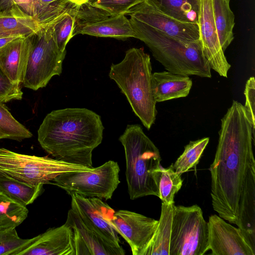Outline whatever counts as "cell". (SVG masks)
I'll return each instance as SVG.
<instances>
[{"label":"cell","instance_id":"cell-6","mask_svg":"<svg viewBox=\"0 0 255 255\" xmlns=\"http://www.w3.org/2000/svg\"><path fill=\"white\" fill-rule=\"evenodd\" d=\"M93 168L48 156L23 154L0 148V175L32 185L50 184L56 177L64 172L89 171Z\"/></svg>","mask_w":255,"mask_h":255},{"label":"cell","instance_id":"cell-4","mask_svg":"<svg viewBox=\"0 0 255 255\" xmlns=\"http://www.w3.org/2000/svg\"><path fill=\"white\" fill-rule=\"evenodd\" d=\"M119 140L125 153L126 176L131 200L158 196L161 158L158 148L139 125H128Z\"/></svg>","mask_w":255,"mask_h":255},{"label":"cell","instance_id":"cell-20","mask_svg":"<svg viewBox=\"0 0 255 255\" xmlns=\"http://www.w3.org/2000/svg\"><path fill=\"white\" fill-rule=\"evenodd\" d=\"M192 86V81L188 76L168 71L152 73V93L156 103L186 97Z\"/></svg>","mask_w":255,"mask_h":255},{"label":"cell","instance_id":"cell-11","mask_svg":"<svg viewBox=\"0 0 255 255\" xmlns=\"http://www.w3.org/2000/svg\"><path fill=\"white\" fill-rule=\"evenodd\" d=\"M126 15L185 43L199 41L197 23L173 18L162 10L154 0H146L133 6Z\"/></svg>","mask_w":255,"mask_h":255},{"label":"cell","instance_id":"cell-16","mask_svg":"<svg viewBox=\"0 0 255 255\" xmlns=\"http://www.w3.org/2000/svg\"><path fill=\"white\" fill-rule=\"evenodd\" d=\"M66 222L73 231L75 255H124L120 245L106 239L91 227L85 224L70 209Z\"/></svg>","mask_w":255,"mask_h":255},{"label":"cell","instance_id":"cell-9","mask_svg":"<svg viewBox=\"0 0 255 255\" xmlns=\"http://www.w3.org/2000/svg\"><path fill=\"white\" fill-rule=\"evenodd\" d=\"M117 162L107 161L89 171L67 172L56 177L50 184L65 190L69 195L111 199L120 183Z\"/></svg>","mask_w":255,"mask_h":255},{"label":"cell","instance_id":"cell-24","mask_svg":"<svg viewBox=\"0 0 255 255\" xmlns=\"http://www.w3.org/2000/svg\"><path fill=\"white\" fill-rule=\"evenodd\" d=\"M213 16L221 46L225 52L234 39L235 15L231 0H212Z\"/></svg>","mask_w":255,"mask_h":255},{"label":"cell","instance_id":"cell-3","mask_svg":"<svg viewBox=\"0 0 255 255\" xmlns=\"http://www.w3.org/2000/svg\"><path fill=\"white\" fill-rule=\"evenodd\" d=\"M109 76L125 95L134 114L149 129L157 115L150 56L143 48H131L122 61L111 65Z\"/></svg>","mask_w":255,"mask_h":255},{"label":"cell","instance_id":"cell-36","mask_svg":"<svg viewBox=\"0 0 255 255\" xmlns=\"http://www.w3.org/2000/svg\"><path fill=\"white\" fill-rule=\"evenodd\" d=\"M76 5H81L87 2L89 0H69Z\"/></svg>","mask_w":255,"mask_h":255},{"label":"cell","instance_id":"cell-10","mask_svg":"<svg viewBox=\"0 0 255 255\" xmlns=\"http://www.w3.org/2000/svg\"><path fill=\"white\" fill-rule=\"evenodd\" d=\"M75 19L73 37L81 34L122 39L134 37L125 14L110 15L87 2L76 6Z\"/></svg>","mask_w":255,"mask_h":255},{"label":"cell","instance_id":"cell-26","mask_svg":"<svg viewBox=\"0 0 255 255\" xmlns=\"http://www.w3.org/2000/svg\"><path fill=\"white\" fill-rule=\"evenodd\" d=\"M181 175L174 171L172 164L166 168L161 166L158 175V197L162 203L174 204L175 195L181 189L183 181Z\"/></svg>","mask_w":255,"mask_h":255},{"label":"cell","instance_id":"cell-18","mask_svg":"<svg viewBox=\"0 0 255 255\" xmlns=\"http://www.w3.org/2000/svg\"><path fill=\"white\" fill-rule=\"evenodd\" d=\"M12 11L32 18L44 28L52 25L64 12L75 5L69 0H12Z\"/></svg>","mask_w":255,"mask_h":255},{"label":"cell","instance_id":"cell-12","mask_svg":"<svg viewBox=\"0 0 255 255\" xmlns=\"http://www.w3.org/2000/svg\"><path fill=\"white\" fill-rule=\"evenodd\" d=\"M209 250L213 255H255V236L236 228L217 215L208 222Z\"/></svg>","mask_w":255,"mask_h":255},{"label":"cell","instance_id":"cell-33","mask_svg":"<svg viewBox=\"0 0 255 255\" xmlns=\"http://www.w3.org/2000/svg\"><path fill=\"white\" fill-rule=\"evenodd\" d=\"M22 95L20 84L11 81L0 68V102L19 100Z\"/></svg>","mask_w":255,"mask_h":255},{"label":"cell","instance_id":"cell-5","mask_svg":"<svg viewBox=\"0 0 255 255\" xmlns=\"http://www.w3.org/2000/svg\"><path fill=\"white\" fill-rule=\"evenodd\" d=\"M134 38L143 42L154 58L168 71L202 78L212 76L209 63L204 56L200 41L185 43L130 17Z\"/></svg>","mask_w":255,"mask_h":255},{"label":"cell","instance_id":"cell-29","mask_svg":"<svg viewBox=\"0 0 255 255\" xmlns=\"http://www.w3.org/2000/svg\"><path fill=\"white\" fill-rule=\"evenodd\" d=\"M32 136V133L12 116L7 107L0 102V139L20 141Z\"/></svg>","mask_w":255,"mask_h":255},{"label":"cell","instance_id":"cell-2","mask_svg":"<svg viewBox=\"0 0 255 255\" xmlns=\"http://www.w3.org/2000/svg\"><path fill=\"white\" fill-rule=\"evenodd\" d=\"M101 117L86 108H66L48 114L37 133L42 148L55 159L93 168L92 152L102 142Z\"/></svg>","mask_w":255,"mask_h":255},{"label":"cell","instance_id":"cell-35","mask_svg":"<svg viewBox=\"0 0 255 255\" xmlns=\"http://www.w3.org/2000/svg\"><path fill=\"white\" fill-rule=\"evenodd\" d=\"M16 37H10L0 38V49L2 48L4 45H5L6 44H7L8 42L16 38Z\"/></svg>","mask_w":255,"mask_h":255},{"label":"cell","instance_id":"cell-17","mask_svg":"<svg viewBox=\"0 0 255 255\" xmlns=\"http://www.w3.org/2000/svg\"><path fill=\"white\" fill-rule=\"evenodd\" d=\"M18 255H75L72 229L66 222L49 228L35 237L34 241Z\"/></svg>","mask_w":255,"mask_h":255},{"label":"cell","instance_id":"cell-34","mask_svg":"<svg viewBox=\"0 0 255 255\" xmlns=\"http://www.w3.org/2000/svg\"><path fill=\"white\" fill-rule=\"evenodd\" d=\"M244 94L246 99L244 107L255 129V80L254 77H250L247 81Z\"/></svg>","mask_w":255,"mask_h":255},{"label":"cell","instance_id":"cell-27","mask_svg":"<svg viewBox=\"0 0 255 255\" xmlns=\"http://www.w3.org/2000/svg\"><path fill=\"white\" fill-rule=\"evenodd\" d=\"M209 141V137H204L194 141H190L184 147V150L174 164V171L182 174L195 167Z\"/></svg>","mask_w":255,"mask_h":255},{"label":"cell","instance_id":"cell-23","mask_svg":"<svg viewBox=\"0 0 255 255\" xmlns=\"http://www.w3.org/2000/svg\"><path fill=\"white\" fill-rule=\"evenodd\" d=\"M43 185H32L0 175V193L26 207L41 194Z\"/></svg>","mask_w":255,"mask_h":255},{"label":"cell","instance_id":"cell-28","mask_svg":"<svg viewBox=\"0 0 255 255\" xmlns=\"http://www.w3.org/2000/svg\"><path fill=\"white\" fill-rule=\"evenodd\" d=\"M28 214L26 206L0 193V228L16 227L25 220Z\"/></svg>","mask_w":255,"mask_h":255},{"label":"cell","instance_id":"cell-32","mask_svg":"<svg viewBox=\"0 0 255 255\" xmlns=\"http://www.w3.org/2000/svg\"><path fill=\"white\" fill-rule=\"evenodd\" d=\"M146 0H89L87 2L110 15L125 14L133 6Z\"/></svg>","mask_w":255,"mask_h":255},{"label":"cell","instance_id":"cell-14","mask_svg":"<svg viewBox=\"0 0 255 255\" xmlns=\"http://www.w3.org/2000/svg\"><path fill=\"white\" fill-rule=\"evenodd\" d=\"M71 209L86 224L103 237L120 244L118 233L113 223L115 210L101 199L72 194Z\"/></svg>","mask_w":255,"mask_h":255},{"label":"cell","instance_id":"cell-1","mask_svg":"<svg viewBox=\"0 0 255 255\" xmlns=\"http://www.w3.org/2000/svg\"><path fill=\"white\" fill-rule=\"evenodd\" d=\"M219 134L209 168L213 208L221 218L255 235V129L241 103L233 101Z\"/></svg>","mask_w":255,"mask_h":255},{"label":"cell","instance_id":"cell-21","mask_svg":"<svg viewBox=\"0 0 255 255\" xmlns=\"http://www.w3.org/2000/svg\"><path fill=\"white\" fill-rule=\"evenodd\" d=\"M174 204L162 203L161 214L155 231L141 255H169Z\"/></svg>","mask_w":255,"mask_h":255},{"label":"cell","instance_id":"cell-13","mask_svg":"<svg viewBox=\"0 0 255 255\" xmlns=\"http://www.w3.org/2000/svg\"><path fill=\"white\" fill-rule=\"evenodd\" d=\"M197 4L199 41L203 54L211 69L228 77L231 66L220 42L213 16L212 0H196Z\"/></svg>","mask_w":255,"mask_h":255},{"label":"cell","instance_id":"cell-19","mask_svg":"<svg viewBox=\"0 0 255 255\" xmlns=\"http://www.w3.org/2000/svg\"><path fill=\"white\" fill-rule=\"evenodd\" d=\"M33 34L16 37L0 49V68L11 81L20 85L24 79Z\"/></svg>","mask_w":255,"mask_h":255},{"label":"cell","instance_id":"cell-7","mask_svg":"<svg viewBox=\"0 0 255 255\" xmlns=\"http://www.w3.org/2000/svg\"><path fill=\"white\" fill-rule=\"evenodd\" d=\"M209 250L208 222L201 208L174 205L169 255H203Z\"/></svg>","mask_w":255,"mask_h":255},{"label":"cell","instance_id":"cell-15","mask_svg":"<svg viewBox=\"0 0 255 255\" xmlns=\"http://www.w3.org/2000/svg\"><path fill=\"white\" fill-rule=\"evenodd\" d=\"M113 223L117 232L129 246L133 255H141L150 241L158 221L134 212H115Z\"/></svg>","mask_w":255,"mask_h":255},{"label":"cell","instance_id":"cell-30","mask_svg":"<svg viewBox=\"0 0 255 255\" xmlns=\"http://www.w3.org/2000/svg\"><path fill=\"white\" fill-rule=\"evenodd\" d=\"M77 5L64 12L52 24L55 42L58 49L62 52L66 51L67 44L73 37L75 20V10Z\"/></svg>","mask_w":255,"mask_h":255},{"label":"cell","instance_id":"cell-25","mask_svg":"<svg viewBox=\"0 0 255 255\" xmlns=\"http://www.w3.org/2000/svg\"><path fill=\"white\" fill-rule=\"evenodd\" d=\"M160 8L173 18L183 22L197 24L196 0H154Z\"/></svg>","mask_w":255,"mask_h":255},{"label":"cell","instance_id":"cell-31","mask_svg":"<svg viewBox=\"0 0 255 255\" xmlns=\"http://www.w3.org/2000/svg\"><path fill=\"white\" fill-rule=\"evenodd\" d=\"M35 240L20 238L16 227L0 228V255H18Z\"/></svg>","mask_w":255,"mask_h":255},{"label":"cell","instance_id":"cell-8","mask_svg":"<svg viewBox=\"0 0 255 255\" xmlns=\"http://www.w3.org/2000/svg\"><path fill=\"white\" fill-rule=\"evenodd\" d=\"M66 54L56 44L52 25L40 29L32 35L23 86L35 91L45 87L53 76L61 74Z\"/></svg>","mask_w":255,"mask_h":255},{"label":"cell","instance_id":"cell-22","mask_svg":"<svg viewBox=\"0 0 255 255\" xmlns=\"http://www.w3.org/2000/svg\"><path fill=\"white\" fill-rule=\"evenodd\" d=\"M40 29L31 18L19 15L12 10L0 11V38L27 37Z\"/></svg>","mask_w":255,"mask_h":255}]
</instances>
